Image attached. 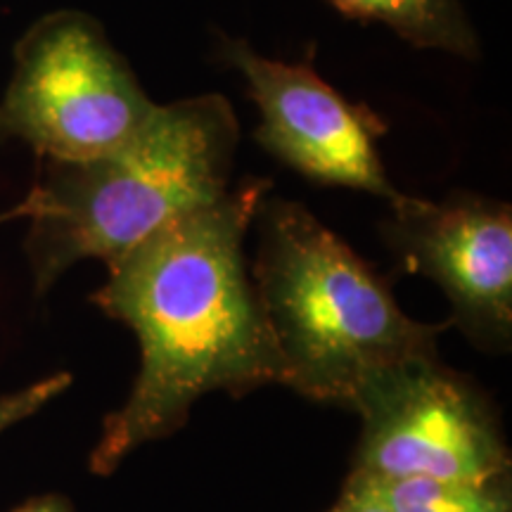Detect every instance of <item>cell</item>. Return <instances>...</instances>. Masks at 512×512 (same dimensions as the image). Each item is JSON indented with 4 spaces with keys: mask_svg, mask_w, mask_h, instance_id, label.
<instances>
[{
    "mask_svg": "<svg viewBox=\"0 0 512 512\" xmlns=\"http://www.w3.org/2000/svg\"><path fill=\"white\" fill-rule=\"evenodd\" d=\"M271 188L268 178H245L107 268L91 302L133 330L140 370L124 406L102 420L88 460L93 475H112L136 448L181 430L202 396L283 384V361L245 256L247 230Z\"/></svg>",
    "mask_w": 512,
    "mask_h": 512,
    "instance_id": "6da1fadb",
    "label": "cell"
},
{
    "mask_svg": "<svg viewBox=\"0 0 512 512\" xmlns=\"http://www.w3.org/2000/svg\"><path fill=\"white\" fill-rule=\"evenodd\" d=\"M238 145L233 105L204 93L159 105L136 138L107 155L41 159L24 200L36 294L83 259L114 266L169 221L226 195Z\"/></svg>",
    "mask_w": 512,
    "mask_h": 512,
    "instance_id": "7a4b0ae2",
    "label": "cell"
},
{
    "mask_svg": "<svg viewBox=\"0 0 512 512\" xmlns=\"http://www.w3.org/2000/svg\"><path fill=\"white\" fill-rule=\"evenodd\" d=\"M252 278L283 361V384L318 403L354 408L384 370L437 356L448 323L408 318L392 287L304 204L271 197L256 207Z\"/></svg>",
    "mask_w": 512,
    "mask_h": 512,
    "instance_id": "3957f363",
    "label": "cell"
},
{
    "mask_svg": "<svg viewBox=\"0 0 512 512\" xmlns=\"http://www.w3.org/2000/svg\"><path fill=\"white\" fill-rule=\"evenodd\" d=\"M157 107L98 19L57 10L17 41L0 138L22 140L41 159L83 162L136 138Z\"/></svg>",
    "mask_w": 512,
    "mask_h": 512,
    "instance_id": "277c9868",
    "label": "cell"
},
{
    "mask_svg": "<svg viewBox=\"0 0 512 512\" xmlns=\"http://www.w3.org/2000/svg\"><path fill=\"white\" fill-rule=\"evenodd\" d=\"M363 418L351 470L394 479H467L510 475V453L489 403L439 356L384 370L356 396Z\"/></svg>",
    "mask_w": 512,
    "mask_h": 512,
    "instance_id": "5b68a950",
    "label": "cell"
},
{
    "mask_svg": "<svg viewBox=\"0 0 512 512\" xmlns=\"http://www.w3.org/2000/svg\"><path fill=\"white\" fill-rule=\"evenodd\" d=\"M216 57L247 81V95L261 112L254 140L268 155L311 183L363 190L389 204L406 197L377 152L387 121L320 79L313 53L302 62L268 60L245 38L219 31Z\"/></svg>",
    "mask_w": 512,
    "mask_h": 512,
    "instance_id": "8992f818",
    "label": "cell"
},
{
    "mask_svg": "<svg viewBox=\"0 0 512 512\" xmlns=\"http://www.w3.org/2000/svg\"><path fill=\"white\" fill-rule=\"evenodd\" d=\"M380 233L403 273L425 275L453 306V323L486 349L512 335V209L475 192L444 202L406 195Z\"/></svg>",
    "mask_w": 512,
    "mask_h": 512,
    "instance_id": "52a82bcc",
    "label": "cell"
},
{
    "mask_svg": "<svg viewBox=\"0 0 512 512\" xmlns=\"http://www.w3.org/2000/svg\"><path fill=\"white\" fill-rule=\"evenodd\" d=\"M339 15L356 22H377L420 50L479 60L477 31L463 0H328Z\"/></svg>",
    "mask_w": 512,
    "mask_h": 512,
    "instance_id": "ba28073f",
    "label": "cell"
},
{
    "mask_svg": "<svg viewBox=\"0 0 512 512\" xmlns=\"http://www.w3.org/2000/svg\"><path fill=\"white\" fill-rule=\"evenodd\" d=\"M382 489L392 512H512L510 475L484 482L411 477L382 482Z\"/></svg>",
    "mask_w": 512,
    "mask_h": 512,
    "instance_id": "9c48e42d",
    "label": "cell"
},
{
    "mask_svg": "<svg viewBox=\"0 0 512 512\" xmlns=\"http://www.w3.org/2000/svg\"><path fill=\"white\" fill-rule=\"evenodd\" d=\"M69 384H72V375L55 373L29 384V387L0 396V434H5L10 427L19 425V422L31 418V415H36L43 406H48L62 392H67Z\"/></svg>",
    "mask_w": 512,
    "mask_h": 512,
    "instance_id": "30bf717a",
    "label": "cell"
},
{
    "mask_svg": "<svg viewBox=\"0 0 512 512\" xmlns=\"http://www.w3.org/2000/svg\"><path fill=\"white\" fill-rule=\"evenodd\" d=\"M330 512H392V505L384 496L380 479L351 470L342 496Z\"/></svg>",
    "mask_w": 512,
    "mask_h": 512,
    "instance_id": "8fae6325",
    "label": "cell"
},
{
    "mask_svg": "<svg viewBox=\"0 0 512 512\" xmlns=\"http://www.w3.org/2000/svg\"><path fill=\"white\" fill-rule=\"evenodd\" d=\"M12 512H76V510L67 496L43 494V496L29 498V501L17 505Z\"/></svg>",
    "mask_w": 512,
    "mask_h": 512,
    "instance_id": "7c38bea8",
    "label": "cell"
}]
</instances>
